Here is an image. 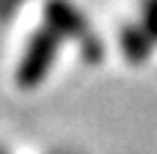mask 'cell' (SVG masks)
<instances>
[{"label": "cell", "mask_w": 157, "mask_h": 154, "mask_svg": "<svg viewBox=\"0 0 157 154\" xmlns=\"http://www.w3.org/2000/svg\"><path fill=\"white\" fill-rule=\"evenodd\" d=\"M58 47H61V36L52 30V28H41L30 36L22 58H19V66H17V83L22 88H33L39 85L47 72L52 69V61L58 55Z\"/></svg>", "instance_id": "6da1fadb"}, {"label": "cell", "mask_w": 157, "mask_h": 154, "mask_svg": "<svg viewBox=\"0 0 157 154\" xmlns=\"http://www.w3.org/2000/svg\"><path fill=\"white\" fill-rule=\"evenodd\" d=\"M144 30L157 41V0H144Z\"/></svg>", "instance_id": "277c9868"}, {"label": "cell", "mask_w": 157, "mask_h": 154, "mask_svg": "<svg viewBox=\"0 0 157 154\" xmlns=\"http://www.w3.org/2000/svg\"><path fill=\"white\" fill-rule=\"evenodd\" d=\"M121 50H124L127 61L141 63L152 52V39H149V33L144 28H135V25L132 28H124V33H121Z\"/></svg>", "instance_id": "3957f363"}, {"label": "cell", "mask_w": 157, "mask_h": 154, "mask_svg": "<svg viewBox=\"0 0 157 154\" xmlns=\"http://www.w3.org/2000/svg\"><path fill=\"white\" fill-rule=\"evenodd\" d=\"M0 154H6V152H3V149H0Z\"/></svg>", "instance_id": "8992f818"}, {"label": "cell", "mask_w": 157, "mask_h": 154, "mask_svg": "<svg viewBox=\"0 0 157 154\" xmlns=\"http://www.w3.org/2000/svg\"><path fill=\"white\" fill-rule=\"evenodd\" d=\"M55 154H66V152H55Z\"/></svg>", "instance_id": "5b68a950"}, {"label": "cell", "mask_w": 157, "mask_h": 154, "mask_svg": "<svg viewBox=\"0 0 157 154\" xmlns=\"http://www.w3.org/2000/svg\"><path fill=\"white\" fill-rule=\"evenodd\" d=\"M11 3H17V0H11Z\"/></svg>", "instance_id": "52a82bcc"}, {"label": "cell", "mask_w": 157, "mask_h": 154, "mask_svg": "<svg viewBox=\"0 0 157 154\" xmlns=\"http://www.w3.org/2000/svg\"><path fill=\"white\" fill-rule=\"evenodd\" d=\"M44 25L52 28L61 39H72V41H80L83 47V55L86 58H99L102 50H99V41L97 36L88 30V22L86 17L69 3V0H47L44 6Z\"/></svg>", "instance_id": "7a4b0ae2"}]
</instances>
